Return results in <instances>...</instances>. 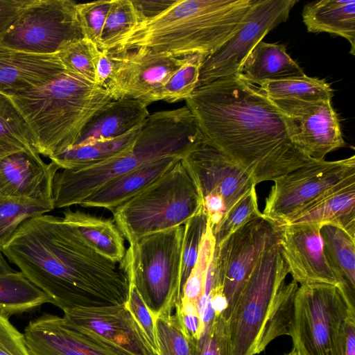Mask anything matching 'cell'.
<instances>
[{
	"mask_svg": "<svg viewBox=\"0 0 355 355\" xmlns=\"http://www.w3.org/2000/svg\"><path fill=\"white\" fill-rule=\"evenodd\" d=\"M185 101L206 142L256 185L313 161L295 144L288 117L239 73L197 87Z\"/></svg>",
	"mask_w": 355,
	"mask_h": 355,
	"instance_id": "obj_1",
	"label": "cell"
},
{
	"mask_svg": "<svg viewBox=\"0 0 355 355\" xmlns=\"http://www.w3.org/2000/svg\"><path fill=\"white\" fill-rule=\"evenodd\" d=\"M1 251L63 311L127 301L128 280L118 263L89 247L62 217L27 220Z\"/></svg>",
	"mask_w": 355,
	"mask_h": 355,
	"instance_id": "obj_2",
	"label": "cell"
},
{
	"mask_svg": "<svg viewBox=\"0 0 355 355\" xmlns=\"http://www.w3.org/2000/svg\"><path fill=\"white\" fill-rule=\"evenodd\" d=\"M205 142L195 117L186 105L156 112L148 116L129 151L89 166L57 172L53 188L55 208L80 205L115 178L165 157L183 158Z\"/></svg>",
	"mask_w": 355,
	"mask_h": 355,
	"instance_id": "obj_3",
	"label": "cell"
},
{
	"mask_svg": "<svg viewBox=\"0 0 355 355\" xmlns=\"http://www.w3.org/2000/svg\"><path fill=\"white\" fill-rule=\"evenodd\" d=\"M254 0H176L139 24L116 50L146 47L183 58L218 50L241 27Z\"/></svg>",
	"mask_w": 355,
	"mask_h": 355,
	"instance_id": "obj_4",
	"label": "cell"
},
{
	"mask_svg": "<svg viewBox=\"0 0 355 355\" xmlns=\"http://www.w3.org/2000/svg\"><path fill=\"white\" fill-rule=\"evenodd\" d=\"M9 97L28 125L38 153L48 157L73 146L91 117L113 100L105 88L66 69L47 84Z\"/></svg>",
	"mask_w": 355,
	"mask_h": 355,
	"instance_id": "obj_5",
	"label": "cell"
},
{
	"mask_svg": "<svg viewBox=\"0 0 355 355\" xmlns=\"http://www.w3.org/2000/svg\"><path fill=\"white\" fill-rule=\"evenodd\" d=\"M202 209L199 190L181 159L111 211L130 245L146 234L184 225Z\"/></svg>",
	"mask_w": 355,
	"mask_h": 355,
	"instance_id": "obj_6",
	"label": "cell"
},
{
	"mask_svg": "<svg viewBox=\"0 0 355 355\" xmlns=\"http://www.w3.org/2000/svg\"><path fill=\"white\" fill-rule=\"evenodd\" d=\"M184 225L146 234L126 249L119 263L154 316H166L181 295Z\"/></svg>",
	"mask_w": 355,
	"mask_h": 355,
	"instance_id": "obj_7",
	"label": "cell"
},
{
	"mask_svg": "<svg viewBox=\"0 0 355 355\" xmlns=\"http://www.w3.org/2000/svg\"><path fill=\"white\" fill-rule=\"evenodd\" d=\"M355 312L354 296L327 284L300 285L295 295L291 337L299 355H337L342 326Z\"/></svg>",
	"mask_w": 355,
	"mask_h": 355,
	"instance_id": "obj_8",
	"label": "cell"
},
{
	"mask_svg": "<svg viewBox=\"0 0 355 355\" xmlns=\"http://www.w3.org/2000/svg\"><path fill=\"white\" fill-rule=\"evenodd\" d=\"M289 273L279 243L259 259L227 320L232 355H255L274 298Z\"/></svg>",
	"mask_w": 355,
	"mask_h": 355,
	"instance_id": "obj_9",
	"label": "cell"
},
{
	"mask_svg": "<svg viewBox=\"0 0 355 355\" xmlns=\"http://www.w3.org/2000/svg\"><path fill=\"white\" fill-rule=\"evenodd\" d=\"M77 3L71 0H31L0 35V44L39 54H57L66 43L84 37Z\"/></svg>",
	"mask_w": 355,
	"mask_h": 355,
	"instance_id": "obj_10",
	"label": "cell"
},
{
	"mask_svg": "<svg viewBox=\"0 0 355 355\" xmlns=\"http://www.w3.org/2000/svg\"><path fill=\"white\" fill-rule=\"evenodd\" d=\"M202 200V211L213 230L227 211L252 187L251 176L229 156L207 142L182 159Z\"/></svg>",
	"mask_w": 355,
	"mask_h": 355,
	"instance_id": "obj_11",
	"label": "cell"
},
{
	"mask_svg": "<svg viewBox=\"0 0 355 355\" xmlns=\"http://www.w3.org/2000/svg\"><path fill=\"white\" fill-rule=\"evenodd\" d=\"M280 229L263 216L251 220L215 247L212 265L227 301V320L260 257L279 243Z\"/></svg>",
	"mask_w": 355,
	"mask_h": 355,
	"instance_id": "obj_12",
	"label": "cell"
},
{
	"mask_svg": "<svg viewBox=\"0 0 355 355\" xmlns=\"http://www.w3.org/2000/svg\"><path fill=\"white\" fill-rule=\"evenodd\" d=\"M355 175V156L336 160H313L276 178L262 216L277 226L289 220L342 180Z\"/></svg>",
	"mask_w": 355,
	"mask_h": 355,
	"instance_id": "obj_13",
	"label": "cell"
},
{
	"mask_svg": "<svg viewBox=\"0 0 355 355\" xmlns=\"http://www.w3.org/2000/svg\"><path fill=\"white\" fill-rule=\"evenodd\" d=\"M297 0H254L239 29L203 60L197 87L239 73L253 49L275 27L286 21Z\"/></svg>",
	"mask_w": 355,
	"mask_h": 355,
	"instance_id": "obj_14",
	"label": "cell"
},
{
	"mask_svg": "<svg viewBox=\"0 0 355 355\" xmlns=\"http://www.w3.org/2000/svg\"><path fill=\"white\" fill-rule=\"evenodd\" d=\"M71 327L121 355H155L125 304L64 311Z\"/></svg>",
	"mask_w": 355,
	"mask_h": 355,
	"instance_id": "obj_15",
	"label": "cell"
},
{
	"mask_svg": "<svg viewBox=\"0 0 355 355\" xmlns=\"http://www.w3.org/2000/svg\"><path fill=\"white\" fill-rule=\"evenodd\" d=\"M272 101L289 119L295 144L311 160L346 146L331 99Z\"/></svg>",
	"mask_w": 355,
	"mask_h": 355,
	"instance_id": "obj_16",
	"label": "cell"
},
{
	"mask_svg": "<svg viewBox=\"0 0 355 355\" xmlns=\"http://www.w3.org/2000/svg\"><path fill=\"white\" fill-rule=\"evenodd\" d=\"M322 226L315 223L279 226L281 254L293 280L298 284H327L348 290L325 254Z\"/></svg>",
	"mask_w": 355,
	"mask_h": 355,
	"instance_id": "obj_17",
	"label": "cell"
},
{
	"mask_svg": "<svg viewBox=\"0 0 355 355\" xmlns=\"http://www.w3.org/2000/svg\"><path fill=\"white\" fill-rule=\"evenodd\" d=\"M186 58L146 47L123 50L116 71L105 88L113 100L132 98L148 105L152 94L183 64Z\"/></svg>",
	"mask_w": 355,
	"mask_h": 355,
	"instance_id": "obj_18",
	"label": "cell"
},
{
	"mask_svg": "<svg viewBox=\"0 0 355 355\" xmlns=\"http://www.w3.org/2000/svg\"><path fill=\"white\" fill-rule=\"evenodd\" d=\"M60 167L46 164L32 150H19L0 158V196L53 200V180Z\"/></svg>",
	"mask_w": 355,
	"mask_h": 355,
	"instance_id": "obj_19",
	"label": "cell"
},
{
	"mask_svg": "<svg viewBox=\"0 0 355 355\" xmlns=\"http://www.w3.org/2000/svg\"><path fill=\"white\" fill-rule=\"evenodd\" d=\"M24 334L31 355H121L50 313L31 320Z\"/></svg>",
	"mask_w": 355,
	"mask_h": 355,
	"instance_id": "obj_20",
	"label": "cell"
},
{
	"mask_svg": "<svg viewBox=\"0 0 355 355\" xmlns=\"http://www.w3.org/2000/svg\"><path fill=\"white\" fill-rule=\"evenodd\" d=\"M65 67L58 54H39L0 44V94L12 96L40 87Z\"/></svg>",
	"mask_w": 355,
	"mask_h": 355,
	"instance_id": "obj_21",
	"label": "cell"
},
{
	"mask_svg": "<svg viewBox=\"0 0 355 355\" xmlns=\"http://www.w3.org/2000/svg\"><path fill=\"white\" fill-rule=\"evenodd\" d=\"M331 224L355 237V175L333 186L286 224Z\"/></svg>",
	"mask_w": 355,
	"mask_h": 355,
	"instance_id": "obj_22",
	"label": "cell"
},
{
	"mask_svg": "<svg viewBox=\"0 0 355 355\" xmlns=\"http://www.w3.org/2000/svg\"><path fill=\"white\" fill-rule=\"evenodd\" d=\"M149 115L148 105L141 101L112 100L91 117L74 145L121 137L143 125Z\"/></svg>",
	"mask_w": 355,
	"mask_h": 355,
	"instance_id": "obj_23",
	"label": "cell"
},
{
	"mask_svg": "<svg viewBox=\"0 0 355 355\" xmlns=\"http://www.w3.org/2000/svg\"><path fill=\"white\" fill-rule=\"evenodd\" d=\"M182 159L179 156H168L139 166L106 182L80 205L112 211L154 182Z\"/></svg>",
	"mask_w": 355,
	"mask_h": 355,
	"instance_id": "obj_24",
	"label": "cell"
},
{
	"mask_svg": "<svg viewBox=\"0 0 355 355\" xmlns=\"http://www.w3.org/2000/svg\"><path fill=\"white\" fill-rule=\"evenodd\" d=\"M62 213L63 220L89 247L112 261L121 262L126 252L124 238L112 220L70 209Z\"/></svg>",
	"mask_w": 355,
	"mask_h": 355,
	"instance_id": "obj_25",
	"label": "cell"
},
{
	"mask_svg": "<svg viewBox=\"0 0 355 355\" xmlns=\"http://www.w3.org/2000/svg\"><path fill=\"white\" fill-rule=\"evenodd\" d=\"M302 19L307 31L328 33L346 39L355 55V0H321L306 4Z\"/></svg>",
	"mask_w": 355,
	"mask_h": 355,
	"instance_id": "obj_26",
	"label": "cell"
},
{
	"mask_svg": "<svg viewBox=\"0 0 355 355\" xmlns=\"http://www.w3.org/2000/svg\"><path fill=\"white\" fill-rule=\"evenodd\" d=\"M241 76L250 83L305 75L300 64L287 53L284 44L261 41L243 63Z\"/></svg>",
	"mask_w": 355,
	"mask_h": 355,
	"instance_id": "obj_27",
	"label": "cell"
},
{
	"mask_svg": "<svg viewBox=\"0 0 355 355\" xmlns=\"http://www.w3.org/2000/svg\"><path fill=\"white\" fill-rule=\"evenodd\" d=\"M141 126L119 137L76 144L49 158L60 169L81 168L106 161L129 151L139 137Z\"/></svg>",
	"mask_w": 355,
	"mask_h": 355,
	"instance_id": "obj_28",
	"label": "cell"
},
{
	"mask_svg": "<svg viewBox=\"0 0 355 355\" xmlns=\"http://www.w3.org/2000/svg\"><path fill=\"white\" fill-rule=\"evenodd\" d=\"M45 303H49L47 295L21 271L0 274V312L21 314Z\"/></svg>",
	"mask_w": 355,
	"mask_h": 355,
	"instance_id": "obj_29",
	"label": "cell"
},
{
	"mask_svg": "<svg viewBox=\"0 0 355 355\" xmlns=\"http://www.w3.org/2000/svg\"><path fill=\"white\" fill-rule=\"evenodd\" d=\"M259 89L272 101H315L331 99L334 91L324 79L288 77L261 83Z\"/></svg>",
	"mask_w": 355,
	"mask_h": 355,
	"instance_id": "obj_30",
	"label": "cell"
},
{
	"mask_svg": "<svg viewBox=\"0 0 355 355\" xmlns=\"http://www.w3.org/2000/svg\"><path fill=\"white\" fill-rule=\"evenodd\" d=\"M299 284L292 280L279 287L264 322L255 354L263 352L275 338L291 336L295 317V295Z\"/></svg>",
	"mask_w": 355,
	"mask_h": 355,
	"instance_id": "obj_31",
	"label": "cell"
},
{
	"mask_svg": "<svg viewBox=\"0 0 355 355\" xmlns=\"http://www.w3.org/2000/svg\"><path fill=\"white\" fill-rule=\"evenodd\" d=\"M320 234L329 261L354 295L355 237L331 224L322 225Z\"/></svg>",
	"mask_w": 355,
	"mask_h": 355,
	"instance_id": "obj_32",
	"label": "cell"
},
{
	"mask_svg": "<svg viewBox=\"0 0 355 355\" xmlns=\"http://www.w3.org/2000/svg\"><path fill=\"white\" fill-rule=\"evenodd\" d=\"M23 150L38 153L35 139L10 98L0 94V158Z\"/></svg>",
	"mask_w": 355,
	"mask_h": 355,
	"instance_id": "obj_33",
	"label": "cell"
},
{
	"mask_svg": "<svg viewBox=\"0 0 355 355\" xmlns=\"http://www.w3.org/2000/svg\"><path fill=\"white\" fill-rule=\"evenodd\" d=\"M55 209L53 200H35L0 196V248L27 220Z\"/></svg>",
	"mask_w": 355,
	"mask_h": 355,
	"instance_id": "obj_34",
	"label": "cell"
},
{
	"mask_svg": "<svg viewBox=\"0 0 355 355\" xmlns=\"http://www.w3.org/2000/svg\"><path fill=\"white\" fill-rule=\"evenodd\" d=\"M206 55L188 56L183 64L150 96L148 105L157 101L168 103L186 100L197 88L201 64Z\"/></svg>",
	"mask_w": 355,
	"mask_h": 355,
	"instance_id": "obj_35",
	"label": "cell"
},
{
	"mask_svg": "<svg viewBox=\"0 0 355 355\" xmlns=\"http://www.w3.org/2000/svg\"><path fill=\"white\" fill-rule=\"evenodd\" d=\"M139 24L132 0H112L101 35L98 49L112 51L119 49L124 38Z\"/></svg>",
	"mask_w": 355,
	"mask_h": 355,
	"instance_id": "obj_36",
	"label": "cell"
},
{
	"mask_svg": "<svg viewBox=\"0 0 355 355\" xmlns=\"http://www.w3.org/2000/svg\"><path fill=\"white\" fill-rule=\"evenodd\" d=\"M99 51L96 44L83 37L66 43L57 54L66 69L95 83L96 62Z\"/></svg>",
	"mask_w": 355,
	"mask_h": 355,
	"instance_id": "obj_37",
	"label": "cell"
},
{
	"mask_svg": "<svg viewBox=\"0 0 355 355\" xmlns=\"http://www.w3.org/2000/svg\"><path fill=\"white\" fill-rule=\"evenodd\" d=\"M215 247V239L208 223L201 241L197 261L182 288L179 300L198 304L205 292L207 272L214 257Z\"/></svg>",
	"mask_w": 355,
	"mask_h": 355,
	"instance_id": "obj_38",
	"label": "cell"
},
{
	"mask_svg": "<svg viewBox=\"0 0 355 355\" xmlns=\"http://www.w3.org/2000/svg\"><path fill=\"white\" fill-rule=\"evenodd\" d=\"M261 216L256 186H254L227 211L219 223L212 230L216 246L239 228Z\"/></svg>",
	"mask_w": 355,
	"mask_h": 355,
	"instance_id": "obj_39",
	"label": "cell"
},
{
	"mask_svg": "<svg viewBox=\"0 0 355 355\" xmlns=\"http://www.w3.org/2000/svg\"><path fill=\"white\" fill-rule=\"evenodd\" d=\"M157 355H193L189 338L176 314L155 318Z\"/></svg>",
	"mask_w": 355,
	"mask_h": 355,
	"instance_id": "obj_40",
	"label": "cell"
},
{
	"mask_svg": "<svg viewBox=\"0 0 355 355\" xmlns=\"http://www.w3.org/2000/svg\"><path fill=\"white\" fill-rule=\"evenodd\" d=\"M207 224V218L202 209L184 224L181 291L197 261L201 241L206 232Z\"/></svg>",
	"mask_w": 355,
	"mask_h": 355,
	"instance_id": "obj_41",
	"label": "cell"
},
{
	"mask_svg": "<svg viewBox=\"0 0 355 355\" xmlns=\"http://www.w3.org/2000/svg\"><path fill=\"white\" fill-rule=\"evenodd\" d=\"M192 349L193 355H232L227 320L215 315Z\"/></svg>",
	"mask_w": 355,
	"mask_h": 355,
	"instance_id": "obj_42",
	"label": "cell"
},
{
	"mask_svg": "<svg viewBox=\"0 0 355 355\" xmlns=\"http://www.w3.org/2000/svg\"><path fill=\"white\" fill-rule=\"evenodd\" d=\"M112 0H98L76 4L78 17L84 37L98 46Z\"/></svg>",
	"mask_w": 355,
	"mask_h": 355,
	"instance_id": "obj_43",
	"label": "cell"
},
{
	"mask_svg": "<svg viewBox=\"0 0 355 355\" xmlns=\"http://www.w3.org/2000/svg\"><path fill=\"white\" fill-rule=\"evenodd\" d=\"M129 284V291L125 304L139 327L148 344L157 355L155 334V318L144 302L135 286Z\"/></svg>",
	"mask_w": 355,
	"mask_h": 355,
	"instance_id": "obj_44",
	"label": "cell"
},
{
	"mask_svg": "<svg viewBox=\"0 0 355 355\" xmlns=\"http://www.w3.org/2000/svg\"><path fill=\"white\" fill-rule=\"evenodd\" d=\"M9 317L0 312V355H31L24 334L13 326Z\"/></svg>",
	"mask_w": 355,
	"mask_h": 355,
	"instance_id": "obj_45",
	"label": "cell"
},
{
	"mask_svg": "<svg viewBox=\"0 0 355 355\" xmlns=\"http://www.w3.org/2000/svg\"><path fill=\"white\" fill-rule=\"evenodd\" d=\"M175 309L181 327L189 338L193 347L204 333V327L199 316L197 305L179 300Z\"/></svg>",
	"mask_w": 355,
	"mask_h": 355,
	"instance_id": "obj_46",
	"label": "cell"
},
{
	"mask_svg": "<svg viewBox=\"0 0 355 355\" xmlns=\"http://www.w3.org/2000/svg\"><path fill=\"white\" fill-rule=\"evenodd\" d=\"M121 51L117 50L99 51L95 67V83L105 87L118 67Z\"/></svg>",
	"mask_w": 355,
	"mask_h": 355,
	"instance_id": "obj_47",
	"label": "cell"
},
{
	"mask_svg": "<svg viewBox=\"0 0 355 355\" xmlns=\"http://www.w3.org/2000/svg\"><path fill=\"white\" fill-rule=\"evenodd\" d=\"M176 0H132L139 24L155 18L171 6Z\"/></svg>",
	"mask_w": 355,
	"mask_h": 355,
	"instance_id": "obj_48",
	"label": "cell"
},
{
	"mask_svg": "<svg viewBox=\"0 0 355 355\" xmlns=\"http://www.w3.org/2000/svg\"><path fill=\"white\" fill-rule=\"evenodd\" d=\"M31 0H0V35L17 19Z\"/></svg>",
	"mask_w": 355,
	"mask_h": 355,
	"instance_id": "obj_49",
	"label": "cell"
},
{
	"mask_svg": "<svg viewBox=\"0 0 355 355\" xmlns=\"http://www.w3.org/2000/svg\"><path fill=\"white\" fill-rule=\"evenodd\" d=\"M337 355H355V312L345 320L338 337Z\"/></svg>",
	"mask_w": 355,
	"mask_h": 355,
	"instance_id": "obj_50",
	"label": "cell"
},
{
	"mask_svg": "<svg viewBox=\"0 0 355 355\" xmlns=\"http://www.w3.org/2000/svg\"><path fill=\"white\" fill-rule=\"evenodd\" d=\"M15 270L8 263L0 248V274L14 272Z\"/></svg>",
	"mask_w": 355,
	"mask_h": 355,
	"instance_id": "obj_51",
	"label": "cell"
},
{
	"mask_svg": "<svg viewBox=\"0 0 355 355\" xmlns=\"http://www.w3.org/2000/svg\"><path fill=\"white\" fill-rule=\"evenodd\" d=\"M286 355H299L297 351L293 348L288 354Z\"/></svg>",
	"mask_w": 355,
	"mask_h": 355,
	"instance_id": "obj_52",
	"label": "cell"
}]
</instances>
